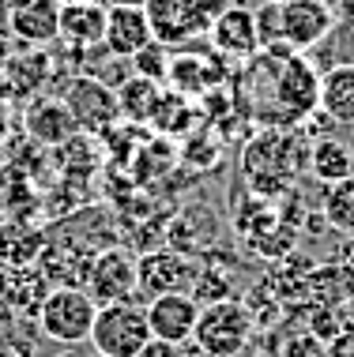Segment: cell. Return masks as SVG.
<instances>
[{
    "label": "cell",
    "instance_id": "obj_17",
    "mask_svg": "<svg viewBox=\"0 0 354 357\" xmlns=\"http://www.w3.org/2000/svg\"><path fill=\"white\" fill-rule=\"evenodd\" d=\"M50 83V56L45 50H19V53H8L0 61V86H4V98H31L42 86Z\"/></svg>",
    "mask_w": 354,
    "mask_h": 357
},
{
    "label": "cell",
    "instance_id": "obj_33",
    "mask_svg": "<svg viewBox=\"0 0 354 357\" xmlns=\"http://www.w3.org/2000/svg\"><path fill=\"white\" fill-rule=\"evenodd\" d=\"M12 124H15V117H12V102L0 94V147L8 143V136H12Z\"/></svg>",
    "mask_w": 354,
    "mask_h": 357
},
{
    "label": "cell",
    "instance_id": "obj_18",
    "mask_svg": "<svg viewBox=\"0 0 354 357\" xmlns=\"http://www.w3.org/2000/svg\"><path fill=\"white\" fill-rule=\"evenodd\" d=\"M23 128L38 147H61L64 139L80 132V124H75L64 98H34L23 113Z\"/></svg>",
    "mask_w": 354,
    "mask_h": 357
},
{
    "label": "cell",
    "instance_id": "obj_12",
    "mask_svg": "<svg viewBox=\"0 0 354 357\" xmlns=\"http://www.w3.org/2000/svg\"><path fill=\"white\" fill-rule=\"evenodd\" d=\"M87 294L94 305H117L136 297V259L124 248H102L91 264Z\"/></svg>",
    "mask_w": 354,
    "mask_h": 357
},
{
    "label": "cell",
    "instance_id": "obj_8",
    "mask_svg": "<svg viewBox=\"0 0 354 357\" xmlns=\"http://www.w3.org/2000/svg\"><path fill=\"white\" fill-rule=\"evenodd\" d=\"M200 264L174 248H155V252L136 259V294L158 297V294H193Z\"/></svg>",
    "mask_w": 354,
    "mask_h": 357
},
{
    "label": "cell",
    "instance_id": "obj_32",
    "mask_svg": "<svg viewBox=\"0 0 354 357\" xmlns=\"http://www.w3.org/2000/svg\"><path fill=\"white\" fill-rule=\"evenodd\" d=\"M189 342H166V339H151L143 350L136 354V357H193L185 350Z\"/></svg>",
    "mask_w": 354,
    "mask_h": 357
},
{
    "label": "cell",
    "instance_id": "obj_14",
    "mask_svg": "<svg viewBox=\"0 0 354 357\" xmlns=\"http://www.w3.org/2000/svg\"><path fill=\"white\" fill-rule=\"evenodd\" d=\"M143 308H147V324H151L155 339L193 342V331H196V320H200V308L204 305L193 294H158Z\"/></svg>",
    "mask_w": 354,
    "mask_h": 357
},
{
    "label": "cell",
    "instance_id": "obj_10",
    "mask_svg": "<svg viewBox=\"0 0 354 357\" xmlns=\"http://www.w3.org/2000/svg\"><path fill=\"white\" fill-rule=\"evenodd\" d=\"M332 26H336L332 0H283L279 4V34L283 45L294 53L317 50L320 42H328Z\"/></svg>",
    "mask_w": 354,
    "mask_h": 357
},
{
    "label": "cell",
    "instance_id": "obj_1",
    "mask_svg": "<svg viewBox=\"0 0 354 357\" xmlns=\"http://www.w3.org/2000/svg\"><path fill=\"white\" fill-rule=\"evenodd\" d=\"M302 143L283 128L260 132L242 154V177L253 196H279L302 173Z\"/></svg>",
    "mask_w": 354,
    "mask_h": 357
},
{
    "label": "cell",
    "instance_id": "obj_23",
    "mask_svg": "<svg viewBox=\"0 0 354 357\" xmlns=\"http://www.w3.org/2000/svg\"><path fill=\"white\" fill-rule=\"evenodd\" d=\"M57 151V169H61L64 181H87L98 173L102 166V154H106V147H102L98 136H91V132H75L72 139H64Z\"/></svg>",
    "mask_w": 354,
    "mask_h": 357
},
{
    "label": "cell",
    "instance_id": "obj_34",
    "mask_svg": "<svg viewBox=\"0 0 354 357\" xmlns=\"http://www.w3.org/2000/svg\"><path fill=\"white\" fill-rule=\"evenodd\" d=\"M106 8H143L147 0H102Z\"/></svg>",
    "mask_w": 354,
    "mask_h": 357
},
{
    "label": "cell",
    "instance_id": "obj_22",
    "mask_svg": "<svg viewBox=\"0 0 354 357\" xmlns=\"http://www.w3.org/2000/svg\"><path fill=\"white\" fill-rule=\"evenodd\" d=\"M170 248L174 252H185V256H196V252H207L215 248V218L207 207H185L181 215L174 218L170 226Z\"/></svg>",
    "mask_w": 354,
    "mask_h": 357
},
{
    "label": "cell",
    "instance_id": "obj_11",
    "mask_svg": "<svg viewBox=\"0 0 354 357\" xmlns=\"http://www.w3.org/2000/svg\"><path fill=\"white\" fill-rule=\"evenodd\" d=\"M8 34L31 50L61 42V0H8Z\"/></svg>",
    "mask_w": 354,
    "mask_h": 357
},
{
    "label": "cell",
    "instance_id": "obj_15",
    "mask_svg": "<svg viewBox=\"0 0 354 357\" xmlns=\"http://www.w3.org/2000/svg\"><path fill=\"white\" fill-rule=\"evenodd\" d=\"M212 50L226 61H245L260 50V34H256V12L245 4H230L212 26Z\"/></svg>",
    "mask_w": 354,
    "mask_h": 357
},
{
    "label": "cell",
    "instance_id": "obj_20",
    "mask_svg": "<svg viewBox=\"0 0 354 357\" xmlns=\"http://www.w3.org/2000/svg\"><path fill=\"white\" fill-rule=\"evenodd\" d=\"M106 15H110V8L102 0H64L61 4V42L72 45V50L102 45Z\"/></svg>",
    "mask_w": 354,
    "mask_h": 357
},
{
    "label": "cell",
    "instance_id": "obj_31",
    "mask_svg": "<svg viewBox=\"0 0 354 357\" xmlns=\"http://www.w3.org/2000/svg\"><path fill=\"white\" fill-rule=\"evenodd\" d=\"M279 357H336V354H332V346L320 335H290L283 342Z\"/></svg>",
    "mask_w": 354,
    "mask_h": 357
},
{
    "label": "cell",
    "instance_id": "obj_25",
    "mask_svg": "<svg viewBox=\"0 0 354 357\" xmlns=\"http://www.w3.org/2000/svg\"><path fill=\"white\" fill-rule=\"evenodd\" d=\"M162 102V83L158 79H147V75H136L132 72L128 79L117 86V105H121V121L128 124H151Z\"/></svg>",
    "mask_w": 354,
    "mask_h": 357
},
{
    "label": "cell",
    "instance_id": "obj_9",
    "mask_svg": "<svg viewBox=\"0 0 354 357\" xmlns=\"http://www.w3.org/2000/svg\"><path fill=\"white\" fill-rule=\"evenodd\" d=\"M64 105L72 109L80 132H91V136H102L110 124L121 121V105H117V91L98 79V75H75V79L64 86Z\"/></svg>",
    "mask_w": 354,
    "mask_h": 357
},
{
    "label": "cell",
    "instance_id": "obj_29",
    "mask_svg": "<svg viewBox=\"0 0 354 357\" xmlns=\"http://www.w3.org/2000/svg\"><path fill=\"white\" fill-rule=\"evenodd\" d=\"M189 121H193V105H189L185 94L177 91H162V102L155 109V117H151V124L162 132V136H174V132H185Z\"/></svg>",
    "mask_w": 354,
    "mask_h": 357
},
{
    "label": "cell",
    "instance_id": "obj_26",
    "mask_svg": "<svg viewBox=\"0 0 354 357\" xmlns=\"http://www.w3.org/2000/svg\"><path fill=\"white\" fill-rule=\"evenodd\" d=\"M309 173L320 185L347 181V177H354V151L339 139H317L309 147Z\"/></svg>",
    "mask_w": 354,
    "mask_h": 357
},
{
    "label": "cell",
    "instance_id": "obj_36",
    "mask_svg": "<svg viewBox=\"0 0 354 357\" xmlns=\"http://www.w3.org/2000/svg\"><path fill=\"white\" fill-rule=\"evenodd\" d=\"M260 4H283V0H260Z\"/></svg>",
    "mask_w": 354,
    "mask_h": 357
},
{
    "label": "cell",
    "instance_id": "obj_27",
    "mask_svg": "<svg viewBox=\"0 0 354 357\" xmlns=\"http://www.w3.org/2000/svg\"><path fill=\"white\" fill-rule=\"evenodd\" d=\"M166 79L174 83L177 94H185V98H196V94H207V86H212V72H207V56H170V72Z\"/></svg>",
    "mask_w": 354,
    "mask_h": 357
},
{
    "label": "cell",
    "instance_id": "obj_4",
    "mask_svg": "<svg viewBox=\"0 0 354 357\" xmlns=\"http://www.w3.org/2000/svg\"><path fill=\"white\" fill-rule=\"evenodd\" d=\"M94 316H98V305L91 301L87 289L53 286L42 312H38V331L57 346H83L91 342Z\"/></svg>",
    "mask_w": 354,
    "mask_h": 357
},
{
    "label": "cell",
    "instance_id": "obj_2",
    "mask_svg": "<svg viewBox=\"0 0 354 357\" xmlns=\"http://www.w3.org/2000/svg\"><path fill=\"white\" fill-rule=\"evenodd\" d=\"M234 0H147L143 12H147L155 42H162L166 50H177V45L212 34L215 19Z\"/></svg>",
    "mask_w": 354,
    "mask_h": 357
},
{
    "label": "cell",
    "instance_id": "obj_35",
    "mask_svg": "<svg viewBox=\"0 0 354 357\" xmlns=\"http://www.w3.org/2000/svg\"><path fill=\"white\" fill-rule=\"evenodd\" d=\"M57 357H83V354L75 350V346H68V350H64V354H57Z\"/></svg>",
    "mask_w": 354,
    "mask_h": 357
},
{
    "label": "cell",
    "instance_id": "obj_28",
    "mask_svg": "<svg viewBox=\"0 0 354 357\" xmlns=\"http://www.w3.org/2000/svg\"><path fill=\"white\" fill-rule=\"evenodd\" d=\"M320 215L328 218L332 229H339V234H354V177L336 181V185H324Z\"/></svg>",
    "mask_w": 354,
    "mask_h": 357
},
{
    "label": "cell",
    "instance_id": "obj_13",
    "mask_svg": "<svg viewBox=\"0 0 354 357\" xmlns=\"http://www.w3.org/2000/svg\"><path fill=\"white\" fill-rule=\"evenodd\" d=\"M94 248L83 241H45L42 256H38V271L50 278V286H68V289H87V275L94 264Z\"/></svg>",
    "mask_w": 354,
    "mask_h": 357
},
{
    "label": "cell",
    "instance_id": "obj_30",
    "mask_svg": "<svg viewBox=\"0 0 354 357\" xmlns=\"http://www.w3.org/2000/svg\"><path fill=\"white\" fill-rule=\"evenodd\" d=\"M132 72L136 75H147V79H166V72H170V50L162 42H151L147 50H140L136 56H132Z\"/></svg>",
    "mask_w": 354,
    "mask_h": 357
},
{
    "label": "cell",
    "instance_id": "obj_24",
    "mask_svg": "<svg viewBox=\"0 0 354 357\" xmlns=\"http://www.w3.org/2000/svg\"><path fill=\"white\" fill-rule=\"evenodd\" d=\"M320 113L336 124H354V64H332L320 75Z\"/></svg>",
    "mask_w": 354,
    "mask_h": 357
},
{
    "label": "cell",
    "instance_id": "obj_21",
    "mask_svg": "<svg viewBox=\"0 0 354 357\" xmlns=\"http://www.w3.org/2000/svg\"><path fill=\"white\" fill-rule=\"evenodd\" d=\"M45 241H50V234H45L42 226H34V222H27V218L0 222V271H4V267L38 264Z\"/></svg>",
    "mask_w": 354,
    "mask_h": 357
},
{
    "label": "cell",
    "instance_id": "obj_38",
    "mask_svg": "<svg viewBox=\"0 0 354 357\" xmlns=\"http://www.w3.org/2000/svg\"><path fill=\"white\" fill-rule=\"evenodd\" d=\"M61 4H64V0H61Z\"/></svg>",
    "mask_w": 354,
    "mask_h": 357
},
{
    "label": "cell",
    "instance_id": "obj_3",
    "mask_svg": "<svg viewBox=\"0 0 354 357\" xmlns=\"http://www.w3.org/2000/svg\"><path fill=\"white\" fill-rule=\"evenodd\" d=\"M253 331H256V320L249 312V305L237 301V297H223V301L200 308L193 342L204 357H237L253 342Z\"/></svg>",
    "mask_w": 354,
    "mask_h": 357
},
{
    "label": "cell",
    "instance_id": "obj_19",
    "mask_svg": "<svg viewBox=\"0 0 354 357\" xmlns=\"http://www.w3.org/2000/svg\"><path fill=\"white\" fill-rule=\"evenodd\" d=\"M50 278L38 271V264L31 267H4L0 271V301L19 316H34L42 312L45 297H50Z\"/></svg>",
    "mask_w": 354,
    "mask_h": 357
},
{
    "label": "cell",
    "instance_id": "obj_7",
    "mask_svg": "<svg viewBox=\"0 0 354 357\" xmlns=\"http://www.w3.org/2000/svg\"><path fill=\"white\" fill-rule=\"evenodd\" d=\"M275 105H279V117L290 124H298L313 109H320V75L309 64V56L290 53L279 61V72H275Z\"/></svg>",
    "mask_w": 354,
    "mask_h": 357
},
{
    "label": "cell",
    "instance_id": "obj_16",
    "mask_svg": "<svg viewBox=\"0 0 354 357\" xmlns=\"http://www.w3.org/2000/svg\"><path fill=\"white\" fill-rule=\"evenodd\" d=\"M155 42L143 8H110L106 15V34H102V50L117 61H132L140 50Z\"/></svg>",
    "mask_w": 354,
    "mask_h": 357
},
{
    "label": "cell",
    "instance_id": "obj_37",
    "mask_svg": "<svg viewBox=\"0 0 354 357\" xmlns=\"http://www.w3.org/2000/svg\"><path fill=\"white\" fill-rule=\"evenodd\" d=\"M94 357H102V354H94Z\"/></svg>",
    "mask_w": 354,
    "mask_h": 357
},
{
    "label": "cell",
    "instance_id": "obj_5",
    "mask_svg": "<svg viewBox=\"0 0 354 357\" xmlns=\"http://www.w3.org/2000/svg\"><path fill=\"white\" fill-rule=\"evenodd\" d=\"M151 335L147 324V308L136 301H117V305H98L94 316V331H91V346L102 357H136L147 346Z\"/></svg>",
    "mask_w": 354,
    "mask_h": 357
},
{
    "label": "cell",
    "instance_id": "obj_6",
    "mask_svg": "<svg viewBox=\"0 0 354 357\" xmlns=\"http://www.w3.org/2000/svg\"><path fill=\"white\" fill-rule=\"evenodd\" d=\"M234 226H237V234L245 237V245L253 248V252H264V256H286L290 245L298 241L294 226L286 222V215L267 196H249L245 204L234 211Z\"/></svg>",
    "mask_w": 354,
    "mask_h": 357
}]
</instances>
